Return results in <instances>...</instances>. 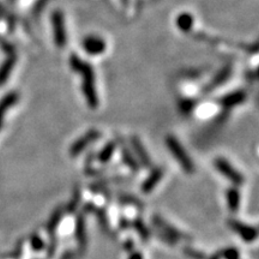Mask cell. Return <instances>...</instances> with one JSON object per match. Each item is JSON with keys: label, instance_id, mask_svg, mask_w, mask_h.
I'll return each mask as SVG.
<instances>
[{"label": "cell", "instance_id": "11", "mask_svg": "<svg viewBox=\"0 0 259 259\" xmlns=\"http://www.w3.org/2000/svg\"><path fill=\"white\" fill-rule=\"evenodd\" d=\"M83 48L88 54L99 55L106 50V42L101 37L88 36L83 41Z\"/></svg>", "mask_w": 259, "mask_h": 259}, {"label": "cell", "instance_id": "9", "mask_svg": "<svg viewBox=\"0 0 259 259\" xmlns=\"http://www.w3.org/2000/svg\"><path fill=\"white\" fill-rule=\"evenodd\" d=\"M52 24H53V34H54L55 44L59 47H64L66 44L67 36L66 30H65V20L64 14L60 11H56L52 16Z\"/></svg>", "mask_w": 259, "mask_h": 259}, {"label": "cell", "instance_id": "18", "mask_svg": "<svg viewBox=\"0 0 259 259\" xmlns=\"http://www.w3.org/2000/svg\"><path fill=\"white\" fill-rule=\"evenodd\" d=\"M245 97H246V95L244 91H234V93L228 94L227 96L223 97L221 102L223 106L229 108V107H234V106L239 105V103H241V102H244V101H245Z\"/></svg>", "mask_w": 259, "mask_h": 259}, {"label": "cell", "instance_id": "14", "mask_svg": "<svg viewBox=\"0 0 259 259\" xmlns=\"http://www.w3.org/2000/svg\"><path fill=\"white\" fill-rule=\"evenodd\" d=\"M64 214H65V209L62 207L56 208V209L52 213V215H50L48 222H47V226H46V232L49 237L50 235H55L56 228H58V226L60 225Z\"/></svg>", "mask_w": 259, "mask_h": 259}, {"label": "cell", "instance_id": "34", "mask_svg": "<svg viewBox=\"0 0 259 259\" xmlns=\"http://www.w3.org/2000/svg\"><path fill=\"white\" fill-rule=\"evenodd\" d=\"M207 259H222V253L221 250H217L216 252L211 253L209 257H207Z\"/></svg>", "mask_w": 259, "mask_h": 259}, {"label": "cell", "instance_id": "5", "mask_svg": "<svg viewBox=\"0 0 259 259\" xmlns=\"http://www.w3.org/2000/svg\"><path fill=\"white\" fill-rule=\"evenodd\" d=\"M83 211H84V213H88V214H93V215L96 216L97 220H99V223H100L101 228H102V231L105 232V233L108 234L109 237L115 238V239H117L118 234L115 233V232L112 231L108 215H107L106 210L103 209V208L97 207L96 204L91 203V202H88V203H85L84 207H83Z\"/></svg>", "mask_w": 259, "mask_h": 259}, {"label": "cell", "instance_id": "32", "mask_svg": "<svg viewBox=\"0 0 259 259\" xmlns=\"http://www.w3.org/2000/svg\"><path fill=\"white\" fill-rule=\"evenodd\" d=\"M77 257H78V255H77V252L74 251H66L64 253V255L61 256L60 259H76Z\"/></svg>", "mask_w": 259, "mask_h": 259}, {"label": "cell", "instance_id": "22", "mask_svg": "<svg viewBox=\"0 0 259 259\" xmlns=\"http://www.w3.org/2000/svg\"><path fill=\"white\" fill-rule=\"evenodd\" d=\"M16 101H17V95L14 93L8 94L7 96L1 101V103H0V126H1L2 119H4V114L6 113V111L10 108L11 106L14 105Z\"/></svg>", "mask_w": 259, "mask_h": 259}, {"label": "cell", "instance_id": "13", "mask_svg": "<svg viewBox=\"0 0 259 259\" xmlns=\"http://www.w3.org/2000/svg\"><path fill=\"white\" fill-rule=\"evenodd\" d=\"M226 199H227L229 211L237 213L240 207V192L237 189V186H231L226 190Z\"/></svg>", "mask_w": 259, "mask_h": 259}, {"label": "cell", "instance_id": "23", "mask_svg": "<svg viewBox=\"0 0 259 259\" xmlns=\"http://www.w3.org/2000/svg\"><path fill=\"white\" fill-rule=\"evenodd\" d=\"M183 252L185 253V256L191 259H207L208 257L203 251H199V250L195 249V247L192 246H184Z\"/></svg>", "mask_w": 259, "mask_h": 259}, {"label": "cell", "instance_id": "21", "mask_svg": "<svg viewBox=\"0 0 259 259\" xmlns=\"http://www.w3.org/2000/svg\"><path fill=\"white\" fill-rule=\"evenodd\" d=\"M177 25L181 31H190L193 26V17L190 13H181L177 19Z\"/></svg>", "mask_w": 259, "mask_h": 259}, {"label": "cell", "instance_id": "3", "mask_svg": "<svg viewBox=\"0 0 259 259\" xmlns=\"http://www.w3.org/2000/svg\"><path fill=\"white\" fill-rule=\"evenodd\" d=\"M151 223H153L155 229H159V231L163 232V233L171 235V237L174 238L177 241H179V240L190 241L192 239L191 235L184 233L183 231H180V229L174 227L172 223H169L167 220H165L162 216H160V215L151 216Z\"/></svg>", "mask_w": 259, "mask_h": 259}, {"label": "cell", "instance_id": "26", "mask_svg": "<svg viewBox=\"0 0 259 259\" xmlns=\"http://www.w3.org/2000/svg\"><path fill=\"white\" fill-rule=\"evenodd\" d=\"M13 64H14V59L13 58L8 59V60L5 62L4 67H2L1 71H0V83H2L5 79L7 78V76H8V74H10L11 70H12Z\"/></svg>", "mask_w": 259, "mask_h": 259}, {"label": "cell", "instance_id": "20", "mask_svg": "<svg viewBox=\"0 0 259 259\" xmlns=\"http://www.w3.org/2000/svg\"><path fill=\"white\" fill-rule=\"evenodd\" d=\"M80 198H82V192H80V187L79 185H77L74 187V191L72 195V198H71L70 203L66 205L65 208V213L67 214H74L77 211V208L80 203Z\"/></svg>", "mask_w": 259, "mask_h": 259}, {"label": "cell", "instance_id": "17", "mask_svg": "<svg viewBox=\"0 0 259 259\" xmlns=\"http://www.w3.org/2000/svg\"><path fill=\"white\" fill-rule=\"evenodd\" d=\"M118 202L120 204H125V205H132V207L138 208L139 210L144 209L145 205L143 204V202L136 196L130 195V193H119L118 195Z\"/></svg>", "mask_w": 259, "mask_h": 259}, {"label": "cell", "instance_id": "1", "mask_svg": "<svg viewBox=\"0 0 259 259\" xmlns=\"http://www.w3.org/2000/svg\"><path fill=\"white\" fill-rule=\"evenodd\" d=\"M70 64L73 71H76V72H78L82 76V90L83 94H84L85 101L91 108H97V106H99V96H97L95 73L91 65L89 62L83 61L77 55L71 56Z\"/></svg>", "mask_w": 259, "mask_h": 259}, {"label": "cell", "instance_id": "4", "mask_svg": "<svg viewBox=\"0 0 259 259\" xmlns=\"http://www.w3.org/2000/svg\"><path fill=\"white\" fill-rule=\"evenodd\" d=\"M214 165H215V168L219 171L225 178L231 181L232 184L235 186H241L244 184V175L235 169L231 163L228 162L227 160L223 159V157H217V159L214 161Z\"/></svg>", "mask_w": 259, "mask_h": 259}, {"label": "cell", "instance_id": "33", "mask_svg": "<svg viewBox=\"0 0 259 259\" xmlns=\"http://www.w3.org/2000/svg\"><path fill=\"white\" fill-rule=\"evenodd\" d=\"M129 259H144V258H143L142 252H139V251H135V250H133V251L130 253Z\"/></svg>", "mask_w": 259, "mask_h": 259}, {"label": "cell", "instance_id": "10", "mask_svg": "<svg viewBox=\"0 0 259 259\" xmlns=\"http://www.w3.org/2000/svg\"><path fill=\"white\" fill-rule=\"evenodd\" d=\"M131 147H132L133 151L136 154V159L137 161H139V165H142L144 168H150L151 167V159L149 156L147 149L144 148V144H143L141 139L138 138L137 136H132L130 139Z\"/></svg>", "mask_w": 259, "mask_h": 259}, {"label": "cell", "instance_id": "2", "mask_svg": "<svg viewBox=\"0 0 259 259\" xmlns=\"http://www.w3.org/2000/svg\"><path fill=\"white\" fill-rule=\"evenodd\" d=\"M166 145L173 156L175 157V160L179 162L181 168L186 173H189V174H192L195 172V165H193V161L187 155L185 149L180 144V142L174 136L168 135L166 137Z\"/></svg>", "mask_w": 259, "mask_h": 259}, {"label": "cell", "instance_id": "7", "mask_svg": "<svg viewBox=\"0 0 259 259\" xmlns=\"http://www.w3.org/2000/svg\"><path fill=\"white\" fill-rule=\"evenodd\" d=\"M101 138V132L97 130H90L88 132L84 133L80 138L77 139L76 142H73V144L70 148V154L71 156L76 157L84 150L85 148H88L91 143L99 141Z\"/></svg>", "mask_w": 259, "mask_h": 259}, {"label": "cell", "instance_id": "12", "mask_svg": "<svg viewBox=\"0 0 259 259\" xmlns=\"http://www.w3.org/2000/svg\"><path fill=\"white\" fill-rule=\"evenodd\" d=\"M163 177V169L161 167H156L151 171L150 174L148 175V178L142 183L141 185V191L145 195L150 193L155 187L157 186V184L160 183V180Z\"/></svg>", "mask_w": 259, "mask_h": 259}, {"label": "cell", "instance_id": "30", "mask_svg": "<svg viewBox=\"0 0 259 259\" xmlns=\"http://www.w3.org/2000/svg\"><path fill=\"white\" fill-rule=\"evenodd\" d=\"M119 227H120V229H123V231H125V229H129L131 227V221H129L127 217L121 216L120 219H119Z\"/></svg>", "mask_w": 259, "mask_h": 259}, {"label": "cell", "instance_id": "24", "mask_svg": "<svg viewBox=\"0 0 259 259\" xmlns=\"http://www.w3.org/2000/svg\"><path fill=\"white\" fill-rule=\"evenodd\" d=\"M30 245H31V249L34 250L35 252H41L43 251L44 247H46V244H44V241L42 238L40 237V235L34 233L31 234L30 237Z\"/></svg>", "mask_w": 259, "mask_h": 259}, {"label": "cell", "instance_id": "25", "mask_svg": "<svg viewBox=\"0 0 259 259\" xmlns=\"http://www.w3.org/2000/svg\"><path fill=\"white\" fill-rule=\"evenodd\" d=\"M223 259H240V252L237 247L228 246L221 250Z\"/></svg>", "mask_w": 259, "mask_h": 259}, {"label": "cell", "instance_id": "19", "mask_svg": "<svg viewBox=\"0 0 259 259\" xmlns=\"http://www.w3.org/2000/svg\"><path fill=\"white\" fill-rule=\"evenodd\" d=\"M115 149H117V142H109L100 150L99 155H97V160L101 163H108L109 160L112 159L113 154H114Z\"/></svg>", "mask_w": 259, "mask_h": 259}, {"label": "cell", "instance_id": "31", "mask_svg": "<svg viewBox=\"0 0 259 259\" xmlns=\"http://www.w3.org/2000/svg\"><path fill=\"white\" fill-rule=\"evenodd\" d=\"M135 246H136L135 240H133L132 238H129V239H127V240H125V243H124V245H123L124 250H126V251H130V252H132L133 250H135Z\"/></svg>", "mask_w": 259, "mask_h": 259}, {"label": "cell", "instance_id": "27", "mask_svg": "<svg viewBox=\"0 0 259 259\" xmlns=\"http://www.w3.org/2000/svg\"><path fill=\"white\" fill-rule=\"evenodd\" d=\"M59 241L56 235H50V240L48 243V246H47V257L50 258L55 255L56 250H58Z\"/></svg>", "mask_w": 259, "mask_h": 259}, {"label": "cell", "instance_id": "15", "mask_svg": "<svg viewBox=\"0 0 259 259\" xmlns=\"http://www.w3.org/2000/svg\"><path fill=\"white\" fill-rule=\"evenodd\" d=\"M121 151V159H123L124 163L126 165L132 172L138 173L139 169H141V165L138 163V161L135 157V154L131 153V150L127 147H125L124 144H121L120 148Z\"/></svg>", "mask_w": 259, "mask_h": 259}, {"label": "cell", "instance_id": "16", "mask_svg": "<svg viewBox=\"0 0 259 259\" xmlns=\"http://www.w3.org/2000/svg\"><path fill=\"white\" fill-rule=\"evenodd\" d=\"M131 226L135 228V231L137 232V234L139 235V238H141L143 243H149V240H150L151 238V231L147 227V225H145L141 217L133 219L132 221H131Z\"/></svg>", "mask_w": 259, "mask_h": 259}, {"label": "cell", "instance_id": "28", "mask_svg": "<svg viewBox=\"0 0 259 259\" xmlns=\"http://www.w3.org/2000/svg\"><path fill=\"white\" fill-rule=\"evenodd\" d=\"M154 233H155V235H156L157 238H159V239H160L161 241H163V243L168 244V245L174 246V245H177V244H178V241L175 240L174 238H172L171 235H168V234L163 233V232L159 231V229H155Z\"/></svg>", "mask_w": 259, "mask_h": 259}, {"label": "cell", "instance_id": "6", "mask_svg": "<svg viewBox=\"0 0 259 259\" xmlns=\"http://www.w3.org/2000/svg\"><path fill=\"white\" fill-rule=\"evenodd\" d=\"M227 226L234 232V233L239 235L245 243H252V241L257 239L258 237L257 228L253 227V226H249L246 225V223L241 222L239 220H235V219H228Z\"/></svg>", "mask_w": 259, "mask_h": 259}, {"label": "cell", "instance_id": "29", "mask_svg": "<svg viewBox=\"0 0 259 259\" xmlns=\"http://www.w3.org/2000/svg\"><path fill=\"white\" fill-rule=\"evenodd\" d=\"M229 72H231V68H229V67H226V68H223V70L221 71V72H220L219 74H217V76H216V78L214 79V82L211 83V85H213V88H215L216 85L221 84V83L225 82V80L228 78V76H229Z\"/></svg>", "mask_w": 259, "mask_h": 259}, {"label": "cell", "instance_id": "8", "mask_svg": "<svg viewBox=\"0 0 259 259\" xmlns=\"http://www.w3.org/2000/svg\"><path fill=\"white\" fill-rule=\"evenodd\" d=\"M74 237L78 243V252L80 256L84 255L86 246H88V234H86V222L84 213H78L76 217V225H74Z\"/></svg>", "mask_w": 259, "mask_h": 259}]
</instances>
